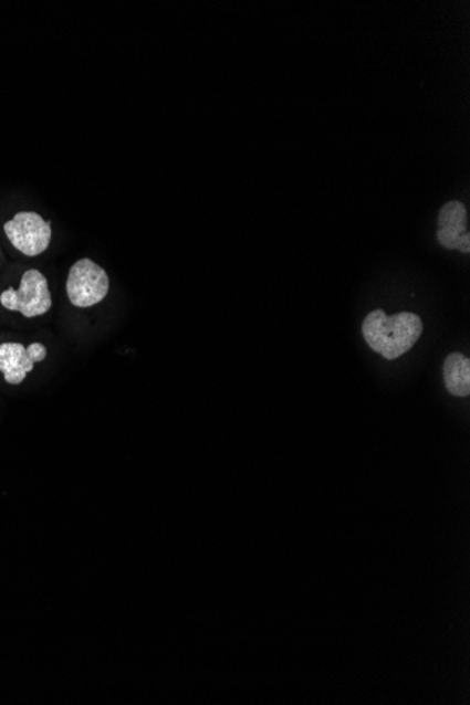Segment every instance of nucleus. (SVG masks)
Instances as JSON below:
<instances>
[{
    "mask_svg": "<svg viewBox=\"0 0 470 705\" xmlns=\"http://www.w3.org/2000/svg\"><path fill=\"white\" fill-rule=\"evenodd\" d=\"M111 281L102 266L90 259L75 262L66 280V293L72 305L80 308L96 306L107 296Z\"/></svg>",
    "mask_w": 470,
    "mask_h": 705,
    "instance_id": "obj_3",
    "label": "nucleus"
},
{
    "mask_svg": "<svg viewBox=\"0 0 470 705\" xmlns=\"http://www.w3.org/2000/svg\"><path fill=\"white\" fill-rule=\"evenodd\" d=\"M443 380L448 392L458 398H468L470 393V361L459 352L449 354L443 362Z\"/></svg>",
    "mask_w": 470,
    "mask_h": 705,
    "instance_id": "obj_7",
    "label": "nucleus"
},
{
    "mask_svg": "<svg viewBox=\"0 0 470 705\" xmlns=\"http://www.w3.org/2000/svg\"><path fill=\"white\" fill-rule=\"evenodd\" d=\"M0 303L8 311L22 313L28 318L43 316L53 306L49 281L40 271L29 270L22 276L19 291L9 287L0 295Z\"/></svg>",
    "mask_w": 470,
    "mask_h": 705,
    "instance_id": "obj_2",
    "label": "nucleus"
},
{
    "mask_svg": "<svg viewBox=\"0 0 470 705\" xmlns=\"http://www.w3.org/2000/svg\"><path fill=\"white\" fill-rule=\"evenodd\" d=\"M438 241L448 250H458L463 254L470 252V234L468 231L467 209L461 202L443 204L438 214Z\"/></svg>",
    "mask_w": 470,
    "mask_h": 705,
    "instance_id": "obj_6",
    "label": "nucleus"
},
{
    "mask_svg": "<svg viewBox=\"0 0 470 705\" xmlns=\"http://www.w3.org/2000/svg\"><path fill=\"white\" fill-rule=\"evenodd\" d=\"M4 234L15 250L28 256H38L49 249L51 243L50 221L34 212H22L4 224Z\"/></svg>",
    "mask_w": 470,
    "mask_h": 705,
    "instance_id": "obj_4",
    "label": "nucleus"
},
{
    "mask_svg": "<svg viewBox=\"0 0 470 705\" xmlns=\"http://www.w3.org/2000/svg\"><path fill=\"white\" fill-rule=\"evenodd\" d=\"M46 348L43 344L33 343L28 348L20 343H4L0 345V370L4 380L10 385L22 383L34 364L44 361Z\"/></svg>",
    "mask_w": 470,
    "mask_h": 705,
    "instance_id": "obj_5",
    "label": "nucleus"
},
{
    "mask_svg": "<svg viewBox=\"0 0 470 705\" xmlns=\"http://www.w3.org/2000/svg\"><path fill=\"white\" fill-rule=\"evenodd\" d=\"M365 341L375 352L394 361L409 352L422 334L421 318L415 313L401 312L387 317L384 311H374L363 324Z\"/></svg>",
    "mask_w": 470,
    "mask_h": 705,
    "instance_id": "obj_1",
    "label": "nucleus"
}]
</instances>
